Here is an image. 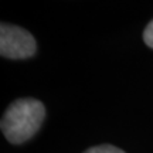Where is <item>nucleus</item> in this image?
Masks as SVG:
<instances>
[{"instance_id":"7ed1b4c3","label":"nucleus","mask_w":153,"mask_h":153,"mask_svg":"<svg viewBox=\"0 0 153 153\" xmlns=\"http://www.w3.org/2000/svg\"><path fill=\"white\" fill-rule=\"evenodd\" d=\"M84 153H125V152L112 146V145H101V146H94V148L88 149Z\"/></svg>"},{"instance_id":"20e7f679","label":"nucleus","mask_w":153,"mask_h":153,"mask_svg":"<svg viewBox=\"0 0 153 153\" xmlns=\"http://www.w3.org/2000/svg\"><path fill=\"white\" fill-rule=\"evenodd\" d=\"M143 40H145V43L148 44L149 47L153 48V20L149 23L146 30H145V33H143Z\"/></svg>"},{"instance_id":"f257e3e1","label":"nucleus","mask_w":153,"mask_h":153,"mask_svg":"<svg viewBox=\"0 0 153 153\" xmlns=\"http://www.w3.org/2000/svg\"><path fill=\"white\" fill-rule=\"evenodd\" d=\"M45 109L44 105L33 98L14 101L1 118V131L9 142L19 145L36 135L43 123Z\"/></svg>"},{"instance_id":"f03ea898","label":"nucleus","mask_w":153,"mask_h":153,"mask_svg":"<svg viewBox=\"0 0 153 153\" xmlns=\"http://www.w3.org/2000/svg\"><path fill=\"white\" fill-rule=\"evenodd\" d=\"M37 44L31 34L24 28L1 23L0 54L11 60H23L36 54Z\"/></svg>"}]
</instances>
